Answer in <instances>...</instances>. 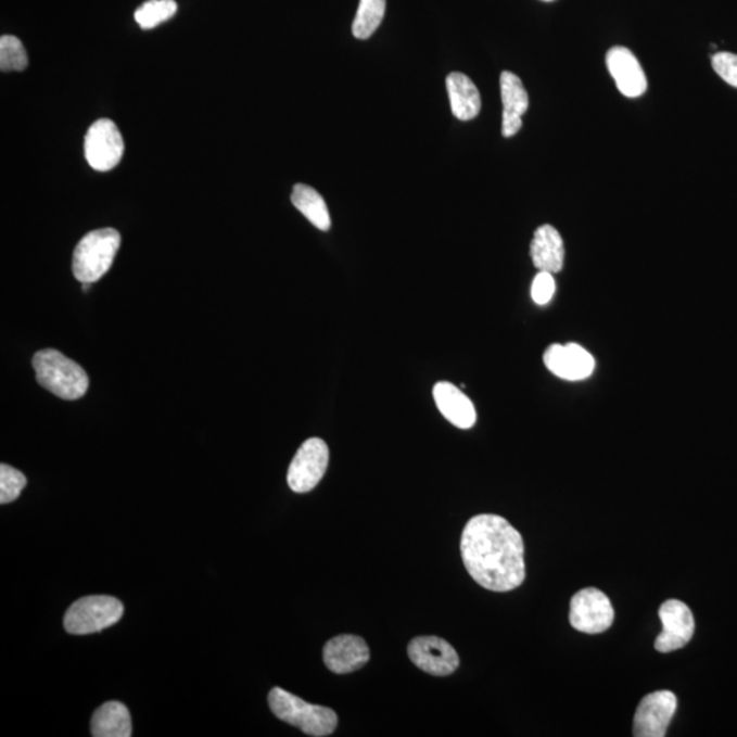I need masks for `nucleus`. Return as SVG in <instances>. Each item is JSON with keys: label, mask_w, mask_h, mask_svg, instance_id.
Instances as JSON below:
<instances>
[{"label": "nucleus", "mask_w": 737, "mask_h": 737, "mask_svg": "<svg viewBox=\"0 0 737 737\" xmlns=\"http://www.w3.org/2000/svg\"><path fill=\"white\" fill-rule=\"evenodd\" d=\"M466 570L491 592H511L526 577L521 533L507 519L492 513L471 518L460 539Z\"/></svg>", "instance_id": "f257e3e1"}, {"label": "nucleus", "mask_w": 737, "mask_h": 737, "mask_svg": "<svg viewBox=\"0 0 737 737\" xmlns=\"http://www.w3.org/2000/svg\"><path fill=\"white\" fill-rule=\"evenodd\" d=\"M36 380L42 389L65 401H77L87 394V372L73 359L54 348L41 350L34 357Z\"/></svg>", "instance_id": "f03ea898"}, {"label": "nucleus", "mask_w": 737, "mask_h": 737, "mask_svg": "<svg viewBox=\"0 0 737 737\" xmlns=\"http://www.w3.org/2000/svg\"><path fill=\"white\" fill-rule=\"evenodd\" d=\"M268 703L276 717L296 726L313 737L330 736L338 726L335 710L312 704L293 696L283 688L276 687L269 692Z\"/></svg>", "instance_id": "7ed1b4c3"}, {"label": "nucleus", "mask_w": 737, "mask_h": 737, "mask_svg": "<svg viewBox=\"0 0 737 737\" xmlns=\"http://www.w3.org/2000/svg\"><path fill=\"white\" fill-rule=\"evenodd\" d=\"M120 246V234L114 228H102L85 236L73 254V274L81 283H94L113 267Z\"/></svg>", "instance_id": "20e7f679"}, {"label": "nucleus", "mask_w": 737, "mask_h": 737, "mask_svg": "<svg viewBox=\"0 0 737 737\" xmlns=\"http://www.w3.org/2000/svg\"><path fill=\"white\" fill-rule=\"evenodd\" d=\"M124 612V603L114 597L90 596L74 602L63 622L68 634L89 635L118 623Z\"/></svg>", "instance_id": "39448f33"}, {"label": "nucleus", "mask_w": 737, "mask_h": 737, "mask_svg": "<svg viewBox=\"0 0 737 737\" xmlns=\"http://www.w3.org/2000/svg\"><path fill=\"white\" fill-rule=\"evenodd\" d=\"M330 463V449L325 440H306L295 454L288 473V484L295 493H307L320 484Z\"/></svg>", "instance_id": "423d86ee"}, {"label": "nucleus", "mask_w": 737, "mask_h": 737, "mask_svg": "<svg viewBox=\"0 0 737 737\" xmlns=\"http://www.w3.org/2000/svg\"><path fill=\"white\" fill-rule=\"evenodd\" d=\"M614 611L606 593L587 587L572 597L570 623L585 634H601L612 627Z\"/></svg>", "instance_id": "0eeeda50"}, {"label": "nucleus", "mask_w": 737, "mask_h": 737, "mask_svg": "<svg viewBox=\"0 0 737 737\" xmlns=\"http://www.w3.org/2000/svg\"><path fill=\"white\" fill-rule=\"evenodd\" d=\"M84 151L90 167L97 171H110L124 156V138L113 120L99 119L85 136Z\"/></svg>", "instance_id": "6e6552de"}, {"label": "nucleus", "mask_w": 737, "mask_h": 737, "mask_svg": "<svg viewBox=\"0 0 737 737\" xmlns=\"http://www.w3.org/2000/svg\"><path fill=\"white\" fill-rule=\"evenodd\" d=\"M677 709L672 691H656L641 699L634 717V736L664 737Z\"/></svg>", "instance_id": "1a4fd4ad"}, {"label": "nucleus", "mask_w": 737, "mask_h": 737, "mask_svg": "<svg viewBox=\"0 0 737 737\" xmlns=\"http://www.w3.org/2000/svg\"><path fill=\"white\" fill-rule=\"evenodd\" d=\"M662 633L657 636L656 650L660 653H671L684 648L691 640L696 631L691 609L678 600H668L660 608Z\"/></svg>", "instance_id": "9d476101"}, {"label": "nucleus", "mask_w": 737, "mask_h": 737, "mask_svg": "<svg viewBox=\"0 0 737 737\" xmlns=\"http://www.w3.org/2000/svg\"><path fill=\"white\" fill-rule=\"evenodd\" d=\"M408 657L421 671L448 676L458 670L459 657L447 640L439 636H418L408 645Z\"/></svg>", "instance_id": "9b49d317"}, {"label": "nucleus", "mask_w": 737, "mask_h": 737, "mask_svg": "<svg viewBox=\"0 0 737 737\" xmlns=\"http://www.w3.org/2000/svg\"><path fill=\"white\" fill-rule=\"evenodd\" d=\"M544 364L551 374L567 381L586 380L596 369L593 355L576 343L551 344L544 354Z\"/></svg>", "instance_id": "f8f14e48"}, {"label": "nucleus", "mask_w": 737, "mask_h": 737, "mask_svg": "<svg viewBox=\"0 0 737 737\" xmlns=\"http://www.w3.org/2000/svg\"><path fill=\"white\" fill-rule=\"evenodd\" d=\"M609 73L625 98H639L648 89V78L636 56L625 47H613L607 54Z\"/></svg>", "instance_id": "ddd939ff"}, {"label": "nucleus", "mask_w": 737, "mask_h": 737, "mask_svg": "<svg viewBox=\"0 0 737 737\" xmlns=\"http://www.w3.org/2000/svg\"><path fill=\"white\" fill-rule=\"evenodd\" d=\"M370 659L368 645L357 635H339L327 641L325 662L333 673L346 675L360 670Z\"/></svg>", "instance_id": "4468645a"}, {"label": "nucleus", "mask_w": 737, "mask_h": 737, "mask_svg": "<svg viewBox=\"0 0 737 737\" xmlns=\"http://www.w3.org/2000/svg\"><path fill=\"white\" fill-rule=\"evenodd\" d=\"M434 402L445 420L459 429L475 425L476 411L473 402L465 392L447 381H440L433 389Z\"/></svg>", "instance_id": "2eb2a0df"}, {"label": "nucleus", "mask_w": 737, "mask_h": 737, "mask_svg": "<svg viewBox=\"0 0 737 737\" xmlns=\"http://www.w3.org/2000/svg\"><path fill=\"white\" fill-rule=\"evenodd\" d=\"M503 100V136L513 137L522 129V115L529 109V94L522 79L511 72H503L500 77Z\"/></svg>", "instance_id": "dca6fc26"}, {"label": "nucleus", "mask_w": 737, "mask_h": 737, "mask_svg": "<svg viewBox=\"0 0 737 737\" xmlns=\"http://www.w3.org/2000/svg\"><path fill=\"white\" fill-rule=\"evenodd\" d=\"M535 268L545 272L559 274L564 265V242L560 232L550 225H544L534 232L532 245H530Z\"/></svg>", "instance_id": "f3484780"}, {"label": "nucleus", "mask_w": 737, "mask_h": 737, "mask_svg": "<svg viewBox=\"0 0 737 737\" xmlns=\"http://www.w3.org/2000/svg\"><path fill=\"white\" fill-rule=\"evenodd\" d=\"M447 90L450 110L455 118L471 120L481 111V94L471 79L462 73H450L447 77Z\"/></svg>", "instance_id": "a211bd4d"}, {"label": "nucleus", "mask_w": 737, "mask_h": 737, "mask_svg": "<svg viewBox=\"0 0 737 737\" xmlns=\"http://www.w3.org/2000/svg\"><path fill=\"white\" fill-rule=\"evenodd\" d=\"M90 734L94 737H130L131 717L120 702H107L100 707L90 721Z\"/></svg>", "instance_id": "6ab92c4d"}, {"label": "nucleus", "mask_w": 737, "mask_h": 737, "mask_svg": "<svg viewBox=\"0 0 737 737\" xmlns=\"http://www.w3.org/2000/svg\"><path fill=\"white\" fill-rule=\"evenodd\" d=\"M291 201H293L295 208L318 230H330V211H328L325 199L321 198L317 190L304 183L295 185L293 194H291Z\"/></svg>", "instance_id": "aec40b11"}, {"label": "nucleus", "mask_w": 737, "mask_h": 737, "mask_svg": "<svg viewBox=\"0 0 737 737\" xmlns=\"http://www.w3.org/2000/svg\"><path fill=\"white\" fill-rule=\"evenodd\" d=\"M386 0H360L353 23V35L359 40L369 39L383 23Z\"/></svg>", "instance_id": "412c9836"}, {"label": "nucleus", "mask_w": 737, "mask_h": 737, "mask_svg": "<svg viewBox=\"0 0 737 737\" xmlns=\"http://www.w3.org/2000/svg\"><path fill=\"white\" fill-rule=\"evenodd\" d=\"M178 4L175 0H148L135 14L136 23L142 29H153L166 23L177 13Z\"/></svg>", "instance_id": "4be33fe9"}, {"label": "nucleus", "mask_w": 737, "mask_h": 737, "mask_svg": "<svg viewBox=\"0 0 737 737\" xmlns=\"http://www.w3.org/2000/svg\"><path fill=\"white\" fill-rule=\"evenodd\" d=\"M28 54L23 42L15 36L0 39V68L2 72H23L28 67Z\"/></svg>", "instance_id": "5701e85b"}, {"label": "nucleus", "mask_w": 737, "mask_h": 737, "mask_svg": "<svg viewBox=\"0 0 737 737\" xmlns=\"http://www.w3.org/2000/svg\"><path fill=\"white\" fill-rule=\"evenodd\" d=\"M26 484L28 480L20 470L4 463L0 466V504L17 500Z\"/></svg>", "instance_id": "b1692460"}, {"label": "nucleus", "mask_w": 737, "mask_h": 737, "mask_svg": "<svg viewBox=\"0 0 737 737\" xmlns=\"http://www.w3.org/2000/svg\"><path fill=\"white\" fill-rule=\"evenodd\" d=\"M555 291L556 282L554 274L539 270L532 284V298L535 304L539 306L549 304L550 300L554 298Z\"/></svg>", "instance_id": "393cba45"}, {"label": "nucleus", "mask_w": 737, "mask_h": 737, "mask_svg": "<svg viewBox=\"0 0 737 737\" xmlns=\"http://www.w3.org/2000/svg\"><path fill=\"white\" fill-rule=\"evenodd\" d=\"M714 72L730 87L737 88V55L719 52L712 60Z\"/></svg>", "instance_id": "a878e982"}, {"label": "nucleus", "mask_w": 737, "mask_h": 737, "mask_svg": "<svg viewBox=\"0 0 737 737\" xmlns=\"http://www.w3.org/2000/svg\"><path fill=\"white\" fill-rule=\"evenodd\" d=\"M81 284H82V290L88 291L89 288H90V284H92V283H81Z\"/></svg>", "instance_id": "bb28decb"}, {"label": "nucleus", "mask_w": 737, "mask_h": 737, "mask_svg": "<svg viewBox=\"0 0 737 737\" xmlns=\"http://www.w3.org/2000/svg\"><path fill=\"white\" fill-rule=\"evenodd\" d=\"M543 2H551V0H543Z\"/></svg>", "instance_id": "cd10ccee"}]
</instances>
